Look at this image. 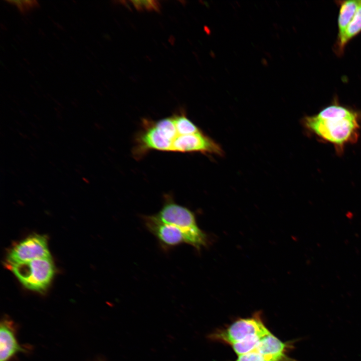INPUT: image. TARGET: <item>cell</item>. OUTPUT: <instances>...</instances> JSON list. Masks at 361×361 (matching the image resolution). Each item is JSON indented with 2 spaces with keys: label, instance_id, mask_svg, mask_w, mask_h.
<instances>
[{
  "label": "cell",
  "instance_id": "6da1fadb",
  "mask_svg": "<svg viewBox=\"0 0 361 361\" xmlns=\"http://www.w3.org/2000/svg\"><path fill=\"white\" fill-rule=\"evenodd\" d=\"M360 116L356 111L334 104L315 115L304 117L302 123L308 132L333 145L337 154H341L347 145L358 140Z\"/></svg>",
  "mask_w": 361,
  "mask_h": 361
},
{
  "label": "cell",
  "instance_id": "7a4b0ae2",
  "mask_svg": "<svg viewBox=\"0 0 361 361\" xmlns=\"http://www.w3.org/2000/svg\"><path fill=\"white\" fill-rule=\"evenodd\" d=\"M271 333L261 311H258L250 317L239 318L224 328L216 329L208 338L230 345L239 356L252 350L263 338Z\"/></svg>",
  "mask_w": 361,
  "mask_h": 361
},
{
  "label": "cell",
  "instance_id": "3957f363",
  "mask_svg": "<svg viewBox=\"0 0 361 361\" xmlns=\"http://www.w3.org/2000/svg\"><path fill=\"white\" fill-rule=\"evenodd\" d=\"M175 135V128L168 117L158 120L143 118L134 137L132 156L140 160L152 150L170 152Z\"/></svg>",
  "mask_w": 361,
  "mask_h": 361
},
{
  "label": "cell",
  "instance_id": "277c9868",
  "mask_svg": "<svg viewBox=\"0 0 361 361\" xmlns=\"http://www.w3.org/2000/svg\"><path fill=\"white\" fill-rule=\"evenodd\" d=\"M153 215L158 220L180 229L186 243L197 250L208 246V237L199 227L195 214L189 208L175 203L171 195H164L161 208Z\"/></svg>",
  "mask_w": 361,
  "mask_h": 361
},
{
  "label": "cell",
  "instance_id": "5b68a950",
  "mask_svg": "<svg viewBox=\"0 0 361 361\" xmlns=\"http://www.w3.org/2000/svg\"><path fill=\"white\" fill-rule=\"evenodd\" d=\"M7 267L25 288L40 292L47 289L55 271L51 257L17 263Z\"/></svg>",
  "mask_w": 361,
  "mask_h": 361
},
{
  "label": "cell",
  "instance_id": "8992f818",
  "mask_svg": "<svg viewBox=\"0 0 361 361\" xmlns=\"http://www.w3.org/2000/svg\"><path fill=\"white\" fill-rule=\"evenodd\" d=\"M50 257L47 237L44 235L33 234L11 249L7 257L6 265L8 266Z\"/></svg>",
  "mask_w": 361,
  "mask_h": 361
},
{
  "label": "cell",
  "instance_id": "52a82bcc",
  "mask_svg": "<svg viewBox=\"0 0 361 361\" xmlns=\"http://www.w3.org/2000/svg\"><path fill=\"white\" fill-rule=\"evenodd\" d=\"M170 152L224 155L221 146L202 130L195 133L177 135L172 142Z\"/></svg>",
  "mask_w": 361,
  "mask_h": 361
},
{
  "label": "cell",
  "instance_id": "ba28073f",
  "mask_svg": "<svg viewBox=\"0 0 361 361\" xmlns=\"http://www.w3.org/2000/svg\"><path fill=\"white\" fill-rule=\"evenodd\" d=\"M142 218L146 228L156 237L164 249L186 243L183 232L176 226L158 220L153 215L144 216Z\"/></svg>",
  "mask_w": 361,
  "mask_h": 361
},
{
  "label": "cell",
  "instance_id": "9c48e42d",
  "mask_svg": "<svg viewBox=\"0 0 361 361\" xmlns=\"http://www.w3.org/2000/svg\"><path fill=\"white\" fill-rule=\"evenodd\" d=\"M21 350L12 324L8 320L2 321L0 329V361H8Z\"/></svg>",
  "mask_w": 361,
  "mask_h": 361
},
{
  "label": "cell",
  "instance_id": "30bf717a",
  "mask_svg": "<svg viewBox=\"0 0 361 361\" xmlns=\"http://www.w3.org/2000/svg\"><path fill=\"white\" fill-rule=\"evenodd\" d=\"M360 0H349L340 2V9L338 18V39L345 32L358 7Z\"/></svg>",
  "mask_w": 361,
  "mask_h": 361
},
{
  "label": "cell",
  "instance_id": "8fae6325",
  "mask_svg": "<svg viewBox=\"0 0 361 361\" xmlns=\"http://www.w3.org/2000/svg\"><path fill=\"white\" fill-rule=\"evenodd\" d=\"M361 32V1L354 16L342 36L337 39V52L341 54L347 43Z\"/></svg>",
  "mask_w": 361,
  "mask_h": 361
},
{
  "label": "cell",
  "instance_id": "7c38bea8",
  "mask_svg": "<svg viewBox=\"0 0 361 361\" xmlns=\"http://www.w3.org/2000/svg\"><path fill=\"white\" fill-rule=\"evenodd\" d=\"M235 361H297L288 354H272L256 348L251 351L238 356Z\"/></svg>",
  "mask_w": 361,
  "mask_h": 361
},
{
  "label": "cell",
  "instance_id": "4fadbf2b",
  "mask_svg": "<svg viewBox=\"0 0 361 361\" xmlns=\"http://www.w3.org/2000/svg\"><path fill=\"white\" fill-rule=\"evenodd\" d=\"M172 116L178 134H189L201 131V129L188 117L184 110L173 114Z\"/></svg>",
  "mask_w": 361,
  "mask_h": 361
},
{
  "label": "cell",
  "instance_id": "5bb4252c",
  "mask_svg": "<svg viewBox=\"0 0 361 361\" xmlns=\"http://www.w3.org/2000/svg\"><path fill=\"white\" fill-rule=\"evenodd\" d=\"M133 6L138 10L158 11L160 5L156 1H131Z\"/></svg>",
  "mask_w": 361,
  "mask_h": 361
},
{
  "label": "cell",
  "instance_id": "9a60e30c",
  "mask_svg": "<svg viewBox=\"0 0 361 361\" xmlns=\"http://www.w3.org/2000/svg\"><path fill=\"white\" fill-rule=\"evenodd\" d=\"M8 2L15 5L21 12L29 10L37 5V2L35 1H12Z\"/></svg>",
  "mask_w": 361,
  "mask_h": 361
}]
</instances>
